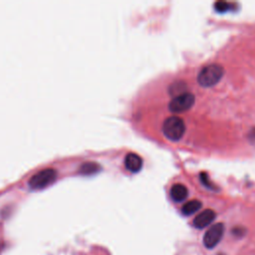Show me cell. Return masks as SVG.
<instances>
[{"label": "cell", "instance_id": "1", "mask_svg": "<svg viewBox=\"0 0 255 255\" xmlns=\"http://www.w3.org/2000/svg\"><path fill=\"white\" fill-rule=\"evenodd\" d=\"M163 132L169 140L179 141L185 133V124L179 117H170L164 122Z\"/></svg>", "mask_w": 255, "mask_h": 255}, {"label": "cell", "instance_id": "2", "mask_svg": "<svg viewBox=\"0 0 255 255\" xmlns=\"http://www.w3.org/2000/svg\"><path fill=\"white\" fill-rule=\"evenodd\" d=\"M224 74V70L217 64H211L206 66L200 72L198 76V81L201 86L209 88L217 84Z\"/></svg>", "mask_w": 255, "mask_h": 255}, {"label": "cell", "instance_id": "3", "mask_svg": "<svg viewBox=\"0 0 255 255\" xmlns=\"http://www.w3.org/2000/svg\"><path fill=\"white\" fill-rule=\"evenodd\" d=\"M56 177L57 171L52 168H47L32 175L28 181V184L33 189H39L50 185L52 182H54Z\"/></svg>", "mask_w": 255, "mask_h": 255}, {"label": "cell", "instance_id": "4", "mask_svg": "<svg viewBox=\"0 0 255 255\" xmlns=\"http://www.w3.org/2000/svg\"><path fill=\"white\" fill-rule=\"evenodd\" d=\"M195 101H196V98L194 94L185 92L181 95L175 96L169 104V109L170 112L175 114L183 113L194 106Z\"/></svg>", "mask_w": 255, "mask_h": 255}, {"label": "cell", "instance_id": "5", "mask_svg": "<svg viewBox=\"0 0 255 255\" xmlns=\"http://www.w3.org/2000/svg\"><path fill=\"white\" fill-rule=\"evenodd\" d=\"M224 233L223 223L213 224L204 236V244L207 248H214L222 239Z\"/></svg>", "mask_w": 255, "mask_h": 255}, {"label": "cell", "instance_id": "6", "mask_svg": "<svg viewBox=\"0 0 255 255\" xmlns=\"http://www.w3.org/2000/svg\"><path fill=\"white\" fill-rule=\"evenodd\" d=\"M216 217V213L212 210H206L201 212L194 220V225L197 228H205L209 226Z\"/></svg>", "mask_w": 255, "mask_h": 255}, {"label": "cell", "instance_id": "7", "mask_svg": "<svg viewBox=\"0 0 255 255\" xmlns=\"http://www.w3.org/2000/svg\"><path fill=\"white\" fill-rule=\"evenodd\" d=\"M125 166L128 170L132 172H138L142 170L143 160L139 155L135 153H130L125 158Z\"/></svg>", "mask_w": 255, "mask_h": 255}, {"label": "cell", "instance_id": "8", "mask_svg": "<svg viewBox=\"0 0 255 255\" xmlns=\"http://www.w3.org/2000/svg\"><path fill=\"white\" fill-rule=\"evenodd\" d=\"M188 196V190L185 185L181 183H175L170 188V198L175 203H180L184 201Z\"/></svg>", "mask_w": 255, "mask_h": 255}, {"label": "cell", "instance_id": "9", "mask_svg": "<svg viewBox=\"0 0 255 255\" xmlns=\"http://www.w3.org/2000/svg\"><path fill=\"white\" fill-rule=\"evenodd\" d=\"M203 204L202 202L198 201V200H194V201H190V202H187L181 209V212L184 214V215H191L196 213L198 211L201 210Z\"/></svg>", "mask_w": 255, "mask_h": 255}, {"label": "cell", "instance_id": "10", "mask_svg": "<svg viewBox=\"0 0 255 255\" xmlns=\"http://www.w3.org/2000/svg\"><path fill=\"white\" fill-rule=\"evenodd\" d=\"M101 167L96 164V163H85L84 165L81 166L80 168V171L84 174H91V173H95L98 170H100Z\"/></svg>", "mask_w": 255, "mask_h": 255}, {"label": "cell", "instance_id": "11", "mask_svg": "<svg viewBox=\"0 0 255 255\" xmlns=\"http://www.w3.org/2000/svg\"><path fill=\"white\" fill-rule=\"evenodd\" d=\"M181 85H183V83L177 82V83H175L174 85L170 86V93L172 94V95H175V94H176V96L185 93V92H184V88H181Z\"/></svg>", "mask_w": 255, "mask_h": 255}, {"label": "cell", "instance_id": "12", "mask_svg": "<svg viewBox=\"0 0 255 255\" xmlns=\"http://www.w3.org/2000/svg\"><path fill=\"white\" fill-rule=\"evenodd\" d=\"M215 7V10L218 11V12H225L228 10V7H229V4L227 2H223V1H218L215 3L214 5Z\"/></svg>", "mask_w": 255, "mask_h": 255}, {"label": "cell", "instance_id": "13", "mask_svg": "<svg viewBox=\"0 0 255 255\" xmlns=\"http://www.w3.org/2000/svg\"><path fill=\"white\" fill-rule=\"evenodd\" d=\"M248 140L249 142L255 146V128H253V129L249 132L248 134Z\"/></svg>", "mask_w": 255, "mask_h": 255}]
</instances>
